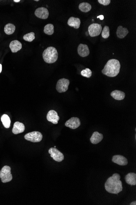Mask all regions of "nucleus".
Here are the masks:
<instances>
[{
	"label": "nucleus",
	"instance_id": "1",
	"mask_svg": "<svg viewBox=\"0 0 136 205\" xmlns=\"http://www.w3.org/2000/svg\"><path fill=\"white\" fill-rule=\"evenodd\" d=\"M120 175L117 173L113 174L108 178L105 184L106 191L110 193L117 194L123 190L122 182L120 181Z\"/></svg>",
	"mask_w": 136,
	"mask_h": 205
},
{
	"label": "nucleus",
	"instance_id": "2",
	"mask_svg": "<svg viewBox=\"0 0 136 205\" xmlns=\"http://www.w3.org/2000/svg\"><path fill=\"white\" fill-rule=\"evenodd\" d=\"M121 65L119 60L111 59L108 60L102 70L103 75L109 77H115L120 72Z\"/></svg>",
	"mask_w": 136,
	"mask_h": 205
},
{
	"label": "nucleus",
	"instance_id": "3",
	"mask_svg": "<svg viewBox=\"0 0 136 205\" xmlns=\"http://www.w3.org/2000/svg\"><path fill=\"white\" fill-rule=\"evenodd\" d=\"M58 51L55 47L51 46L46 48L42 54L44 61L48 64H52L57 61L58 58Z\"/></svg>",
	"mask_w": 136,
	"mask_h": 205
},
{
	"label": "nucleus",
	"instance_id": "4",
	"mask_svg": "<svg viewBox=\"0 0 136 205\" xmlns=\"http://www.w3.org/2000/svg\"><path fill=\"white\" fill-rule=\"evenodd\" d=\"M0 178L3 183L10 182L12 179V175L11 172V167L5 165L0 171Z\"/></svg>",
	"mask_w": 136,
	"mask_h": 205
},
{
	"label": "nucleus",
	"instance_id": "5",
	"mask_svg": "<svg viewBox=\"0 0 136 205\" xmlns=\"http://www.w3.org/2000/svg\"><path fill=\"white\" fill-rule=\"evenodd\" d=\"M42 135L39 131H33L27 133L24 136L26 140L33 142H38L41 141L42 139Z\"/></svg>",
	"mask_w": 136,
	"mask_h": 205
},
{
	"label": "nucleus",
	"instance_id": "6",
	"mask_svg": "<svg viewBox=\"0 0 136 205\" xmlns=\"http://www.w3.org/2000/svg\"><path fill=\"white\" fill-rule=\"evenodd\" d=\"M102 30V27L101 25L98 23L92 24L88 28V32L91 37H95L100 35Z\"/></svg>",
	"mask_w": 136,
	"mask_h": 205
},
{
	"label": "nucleus",
	"instance_id": "7",
	"mask_svg": "<svg viewBox=\"0 0 136 205\" xmlns=\"http://www.w3.org/2000/svg\"><path fill=\"white\" fill-rule=\"evenodd\" d=\"M70 82L69 80L65 78L60 79L57 82L56 89L58 92L64 93L67 91Z\"/></svg>",
	"mask_w": 136,
	"mask_h": 205
},
{
	"label": "nucleus",
	"instance_id": "8",
	"mask_svg": "<svg viewBox=\"0 0 136 205\" xmlns=\"http://www.w3.org/2000/svg\"><path fill=\"white\" fill-rule=\"evenodd\" d=\"M49 153L51 154V157L57 162H61L64 159L63 154L56 148L52 147L49 149Z\"/></svg>",
	"mask_w": 136,
	"mask_h": 205
},
{
	"label": "nucleus",
	"instance_id": "9",
	"mask_svg": "<svg viewBox=\"0 0 136 205\" xmlns=\"http://www.w3.org/2000/svg\"><path fill=\"white\" fill-rule=\"evenodd\" d=\"M81 125V122L79 118L72 117L67 121L65 123L67 127H69L71 129H74L79 127Z\"/></svg>",
	"mask_w": 136,
	"mask_h": 205
},
{
	"label": "nucleus",
	"instance_id": "10",
	"mask_svg": "<svg viewBox=\"0 0 136 205\" xmlns=\"http://www.w3.org/2000/svg\"><path fill=\"white\" fill-rule=\"evenodd\" d=\"M35 14L37 17L42 19H46L49 16V12L46 8H39L35 10Z\"/></svg>",
	"mask_w": 136,
	"mask_h": 205
},
{
	"label": "nucleus",
	"instance_id": "11",
	"mask_svg": "<svg viewBox=\"0 0 136 205\" xmlns=\"http://www.w3.org/2000/svg\"><path fill=\"white\" fill-rule=\"evenodd\" d=\"M47 118L48 121L54 124H57L60 120V117L58 115L57 112L54 110H51L48 112L47 114Z\"/></svg>",
	"mask_w": 136,
	"mask_h": 205
},
{
	"label": "nucleus",
	"instance_id": "12",
	"mask_svg": "<svg viewBox=\"0 0 136 205\" xmlns=\"http://www.w3.org/2000/svg\"><path fill=\"white\" fill-rule=\"evenodd\" d=\"M113 163L121 166H124L128 164V160L124 156L120 155H115L112 158Z\"/></svg>",
	"mask_w": 136,
	"mask_h": 205
},
{
	"label": "nucleus",
	"instance_id": "13",
	"mask_svg": "<svg viewBox=\"0 0 136 205\" xmlns=\"http://www.w3.org/2000/svg\"><path fill=\"white\" fill-rule=\"evenodd\" d=\"M78 52L81 57H87L89 54L90 51L88 46L86 44H80L78 47Z\"/></svg>",
	"mask_w": 136,
	"mask_h": 205
},
{
	"label": "nucleus",
	"instance_id": "14",
	"mask_svg": "<svg viewBox=\"0 0 136 205\" xmlns=\"http://www.w3.org/2000/svg\"><path fill=\"white\" fill-rule=\"evenodd\" d=\"M25 126L23 123L19 122H16L14 125L12 129V132L14 134H18L24 131Z\"/></svg>",
	"mask_w": 136,
	"mask_h": 205
},
{
	"label": "nucleus",
	"instance_id": "15",
	"mask_svg": "<svg viewBox=\"0 0 136 205\" xmlns=\"http://www.w3.org/2000/svg\"><path fill=\"white\" fill-rule=\"evenodd\" d=\"M10 47L12 52L15 53L20 50L22 47V44L18 40H14L10 42Z\"/></svg>",
	"mask_w": 136,
	"mask_h": 205
},
{
	"label": "nucleus",
	"instance_id": "16",
	"mask_svg": "<svg viewBox=\"0 0 136 205\" xmlns=\"http://www.w3.org/2000/svg\"><path fill=\"white\" fill-rule=\"evenodd\" d=\"M103 138V135L102 133H99L97 131H95L92 133L90 138V142L93 144H97L100 142Z\"/></svg>",
	"mask_w": 136,
	"mask_h": 205
},
{
	"label": "nucleus",
	"instance_id": "17",
	"mask_svg": "<svg viewBox=\"0 0 136 205\" xmlns=\"http://www.w3.org/2000/svg\"><path fill=\"white\" fill-rule=\"evenodd\" d=\"M125 181L127 184L131 186H135L136 185V173L131 172L127 174L125 176Z\"/></svg>",
	"mask_w": 136,
	"mask_h": 205
},
{
	"label": "nucleus",
	"instance_id": "18",
	"mask_svg": "<svg viewBox=\"0 0 136 205\" xmlns=\"http://www.w3.org/2000/svg\"><path fill=\"white\" fill-rule=\"evenodd\" d=\"M67 23L69 26L75 29H78L80 25V20L78 18L71 17L68 20Z\"/></svg>",
	"mask_w": 136,
	"mask_h": 205
},
{
	"label": "nucleus",
	"instance_id": "19",
	"mask_svg": "<svg viewBox=\"0 0 136 205\" xmlns=\"http://www.w3.org/2000/svg\"><path fill=\"white\" fill-rule=\"evenodd\" d=\"M110 95L113 98L117 100H124L125 97V94L124 92L119 90H115L110 93Z\"/></svg>",
	"mask_w": 136,
	"mask_h": 205
},
{
	"label": "nucleus",
	"instance_id": "20",
	"mask_svg": "<svg viewBox=\"0 0 136 205\" xmlns=\"http://www.w3.org/2000/svg\"><path fill=\"white\" fill-rule=\"evenodd\" d=\"M129 31L127 28H123L122 26L118 27L117 28V37L120 39H123L129 33Z\"/></svg>",
	"mask_w": 136,
	"mask_h": 205
},
{
	"label": "nucleus",
	"instance_id": "21",
	"mask_svg": "<svg viewBox=\"0 0 136 205\" xmlns=\"http://www.w3.org/2000/svg\"><path fill=\"white\" fill-rule=\"evenodd\" d=\"M16 30V27L12 23H8L5 25L4 32L6 34L11 35L14 33Z\"/></svg>",
	"mask_w": 136,
	"mask_h": 205
},
{
	"label": "nucleus",
	"instance_id": "22",
	"mask_svg": "<svg viewBox=\"0 0 136 205\" xmlns=\"http://www.w3.org/2000/svg\"><path fill=\"white\" fill-rule=\"evenodd\" d=\"M1 121L5 128H9L10 127L11 120L9 116L6 114L3 115L1 117Z\"/></svg>",
	"mask_w": 136,
	"mask_h": 205
},
{
	"label": "nucleus",
	"instance_id": "23",
	"mask_svg": "<svg viewBox=\"0 0 136 205\" xmlns=\"http://www.w3.org/2000/svg\"><path fill=\"white\" fill-rule=\"evenodd\" d=\"M91 5L88 3H82L79 6V9L81 11L84 12H87L91 10Z\"/></svg>",
	"mask_w": 136,
	"mask_h": 205
},
{
	"label": "nucleus",
	"instance_id": "24",
	"mask_svg": "<svg viewBox=\"0 0 136 205\" xmlns=\"http://www.w3.org/2000/svg\"><path fill=\"white\" fill-rule=\"evenodd\" d=\"M44 32L48 35H52L54 33V26L52 24H48L44 28Z\"/></svg>",
	"mask_w": 136,
	"mask_h": 205
},
{
	"label": "nucleus",
	"instance_id": "25",
	"mask_svg": "<svg viewBox=\"0 0 136 205\" xmlns=\"http://www.w3.org/2000/svg\"><path fill=\"white\" fill-rule=\"evenodd\" d=\"M23 39L28 42H31L35 39V33L33 32L27 34L24 36Z\"/></svg>",
	"mask_w": 136,
	"mask_h": 205
},
{
	"label": "nucleus",
	"instance_id": "26",
	"mask_svg": "<svg viewBox=\"0 0 136 205\" xmlns=\"http://www.w3.org/2000/svg\"><path fill=\"white\" fill-rule=\"evenodd\" d=\"M101 36L104 39H107L110 36V29L108 26H105L103 28L101 32Z\"/></svg>",
	"mask_w": 136,
	"mask_h": 205
},
{
	"label": "nucleus",
	"instance_id": "27",
	"mask_svg": "<svg viewBox=\"0 0 136 205\" xmlns=\"http://www.w3.org/2000/svg\"><path fill=\"white\" fill-rule=\"evenodd\" d=\"M82 76L86 78H90L92 76V71L89 68H86L84 70H83L81 72Z\"/></svg>",
	"mask_w": 136,
	"mask_h": 205
},
{
	"label": "nucleus",
	"instance_id": "28",
	"mask_svg": "<svg viewBox=\"0 0 136 205\" xmlns=\"http://www.w3.org/2000/svg\"><path fill=\"white\" fill-rule=\"evenodd\" d=\"M98 2L100 4L106 6L110 4L111 1L110 0H98Z\"/></svg>",
	"mask_w": 136,
	"mask_h": 205
},
{
	"label": "nucleus",
	"instance_id": "29",
	"mask_svg": "<svg viewBox=\"0 0 136 205\" xmlns=\"http://www.w3.org/2000/svg\"><path fill=\"white\" fill-rule=\"evenodd\" d=\"M97 18H99L101 20H103L104 19V16L102 15H99L97 17Z\"/></svg>",
	"mask_w": 136,
	"mask_h": 205
},
{
	"label": "nucleus",
	"instance_id": "30",
	"mask_svg": "<svg viewBox=\"0 0 136 205\" xmlns=\"http://www.w3.org/2000/svg\"><path fill=\"white\" fill-rule=\"evenodd\" d=\"M130 205H136V202L135 201V202H132L130 204Z\"/></svg>",
	"mask_w": 136,
	"mask_h": 205
},
{
	"label": "nucleus",
	"instance_id": "31",
	"mask_svg": "<svg viewBox=\"0 0 136 205\" xmlns=\"http://www.w3.org/2000/svg\"><path fill=\"white\" fill-rule=\"evenodd\" d=\"M2 70V66L1 64H0V73L1 72Z\"/></svg>",
	"mask_w": 136,
	"mask_h": 205
},
{
	"label": "nucleus",
	"instance_id": "32",
	"mask_svg": "<svg viewBox=\"0 0 136 205\" xmlns=\"http://www.w3.org/2000/svg\"><path fill=\"white\" fill-rule=\"evenodd\" d=\"M14 1L16 3L19 2L20 1V0H14Z\"/></svg>",
	"mask_w": 136,
	"mask_h": 205
},
{
	"label": "nucleus",
	"instance_id": "33",
	"mask_svg": "<svg viewBox=\"0 0 136 205\" xmlns=\"http://www.w3.org/2000/svg\"><path fill=\"white\" fill-rule=\"evenodd\" d=\"M35 1H39V0H37V1H36V0H35Z\"/></svg>",
	"mask_w": 136,
	"mask_h": 205
},
{
	"label": "nucleus",
	"instance_id": "34",
	"mask_svg": "<svg viewBox=\"0 0 136 205\" xmlns=\"http://www.w3.org/2000/svg\"><path fill=\"white\" fill-rule=\"evenodd\" d=\"M54 148H56V146H54Z\"/></svg>",
	"mask_w": 136,
	"mask_h": 205
}]
</instances>
